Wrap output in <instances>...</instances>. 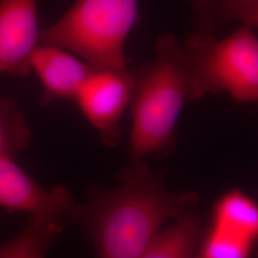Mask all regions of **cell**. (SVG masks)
<instances>
[{
  "instance_id": "277c9868",
  "label": "cell",
  "mask_w": 258,
  "mask_h": 258,
  "mask_svg": "<svg viewBox=\"0 0 258 258\" xmlns=\"http://www.w3.org/2000/svg\"><path fill=\"white\" fill-rule=\"evenodd\" d=\"M138 15L139 0H77L40 30L39 43L63 48L96 69H127L124 45Z\"/></svg>"
},
{
  "instance_id": "52a82bcc",
  "label": "cell",
  "mask_w": 258,
  "mask_h": 258,
  "mask_svg": "<svg viewBox=\"0 0 258 258\" xmlns=\"http://www.w3.org/2000/svg\"><path fill=\"white\" fill-rule=\"evenodd\" d=\"M39 34L37 0H0V77L30 75Z\"/></svg>"
},
{
  "instance_id": "4fadbf2b",
  "label": "cell",
  "mask_w": 258,
  "mask_h": 258,
  "mask_svg": "<svg viewBox=\"0 0 258 258\" xmlns=\"http://www.w3.org/2000/svg\"><path fill=\"white\" fill-rule=\"evenodd\" d=\"M253 244L211 229L199 244L195 258H250Z\"/></svg>"
},
{
  "instance_id": "ba28073f",
  "label": "cell",
  "mask_w": 258,
  "mask_h": 258,
  "mask_svg": "<svg viewBox=\"0 0 258 258\" xmlns=\"http://www.w3.org/2000/svg\"><path fill=\"white\" fill-rule=\"evenodd\" d=\"M31 72L39 79L43 93L39 100L48 105L57 100H76L80 88L94 67L63 48L39 43L30 59Z\"/></svg>"
},
{
  "instance_id": "5b68a950",
  "label": "cell",
  "mask_w": 258,
  "mask_h": 258,
  "mask_svg": "<svg viewBox=\"0 0 258 258\" xmlns=\"http://www.w3.org/2000/svg\"><path fill=\"white\" fill-rule=\"evenodd\" d=\"M69 189L56 184L46 189L17 164L15 159L0 158V207L32 217L57 222L65 227L74 224L78 209Z\"/></svg>"
},
{
  "instance_id": "7c38bea8",
  "label": "cell",
  "mask_w": 258,
  "mask_h": 258,
  "mask_svg": "<svg viewBox=\"0 0 258 258\" xmlns=\"http://www.w3.org/2000/svg\"><path fill=\"white\" fill-rule=\"evenodd\" d=\"M33 140L24 111L14 97H0V158L17 159Z\"/></svg>"
},
{
  "instance_id": "5bb4252c",
  "label": "cell",
  "mask_w": 258,
  "mask_h": 258,
  "mask_svg": "<svg viewBox=\"0 0 258 258\" xmlns=\"http://www.w3.org/2000/svg\"><path fill=\"white\" fill-rule=\"evenodd\" d=\"M209 7L217 26L230 21L257 26L258 0H209Z\"/></svg>"
},
{
  "instance_id": "3957f363",
  "label": "cell",
  "mask_w": 258,
  "mask_h": 258,
  "mask_svg": "<svg viewBox=\"0 0 258 258\" xmlns=\"http://www.w3.org/2000/svg\"><path fill=\"white\" fill-rule=\"evenodd\" d=\"M195 32L183 45L190 82L191 101L225 92L236 102L258 99V39L253 28L240 25L224 38L202 20L194 19Z\"/></svg>"
},
{
  "instance_id": "9c48e42d",
  "label": "cell",
  "mask_w": 258,
  "mask_h": 258,
  "mask_svg": "<svg viewBox=\"0 0 258 258\" xmlns=\"http://www.w3.org/2000/svg\"><path fill=\"white\" fill-rule=\"evenodd\" d=\"M212 229L254 244L258 234V207L239 189L224 194L214 206Z\"/></svg>"
},
{
  "instance_id": "8fae6325",
  "label": "cell",
  "mask_w": 258,
  "mask_h": 258,
  "mask_svg": "<svg viewBox=\"0 0 258 258\" xmlns=\"http://www.w3.org/2000/svg\"><path fill=\"white\" fill-rule=\"evenodd\" d=\"M66 228L57 222L29 216L16 236L0 244V258H46Z\"/></svg>"
},
{
  "instance_id": "30bf717a",
  "label": "cell",
  "mask_w": 258,
  "mask_h": 258,
  "mask_svg": "<svg viewBox=\"0 0 258 258\" xmlns=\"http://www.w3.org/2000/svg\"><path fill=\"white\" fill-rule=\"evenodd\" d=\"M203 231L197 212L188 214L160 231L139 258H195Z\"/></svg>"
},
{
  "instance_id": "6da1fadb",
  "label": "cell",
  "mask_w": 258,
  "mask_h": 258,
  "mask_svg": "<svg viewBox=\"0 0 258 258\" xmlns=\"http://www.w3.org/2000/svg\"><path fill=\"white\" fill-rule=\"evenodd\" d=\"M166 173V168L154 171L146 161L131 160L118 173L117 186L86 189L75 223L92 242L97 258H139L166 222L196 212L200 196L170 191Z\"/></svg>"
},
{
  "instance_id": "8992f818",
  "label": "cell",
  "mask_w": 258,
  "mask_h": 258,
  "mask_svg": "<svg viewBox=\"0 0 258 258\" xmlns=\"http://www.w3.org/2000/svg\"><path fill=\"white\" fill-rule=\"evenodd\" d=\"M134 87L128 69H94L80 88L75 102L100 134L102 143L114 148L121 139L120 120Z\"/></svg>"
},
{
  "instance_id": "7a4b0ae2",
  "label": "cell",
  "mask_w": 258,
  "mask_h": 258,
  "mask_svg": "<svg viewBox=\"0 0 258 258\" xmlns=\"http://www.w3.org/2000/svg\"><path fill=\"white\" fill-rule=\"evenodd\" d=\"M130 102L131 160L164 158L175 150L176 128L185 103L191 101L183 45L173 35H163L154 59L133 73Z\"/></svg>"
}]
</instances>
